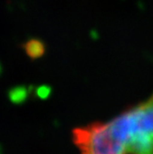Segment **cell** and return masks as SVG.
<instances>
[{"label":"cell","mask_w":153,"mask_h":154,"mask_svg":"<svg viewBox=\"0 0 153 154\" xmlns=\"http://www.w3.org/2000/svg\"><path fill=\"white\" fill-rule=\"evenodd\" d=\"M52 89L47 85H41L36 89V96L41 100H45L51 94Z\"/></svg>","instance_id":"5b68a950"},{"label":"cell","mask_w":153,"mask_h":154,"mask_svg":"<svg viewBox=\"0 0 153 154\" xmlns=\"http://www.w3.org/2000/svg\"><path fill=\"white\" fill-rule=\"evenodd\" d=\"M80 154H127L128 128L123 113L108 122H95L73 129Z\"/></svg>","instance_id":"6da1fadb"},{"label":"cell","mask_w":153,"mask_h":154,"mask_svg":"<svg viewBox=\"0 0 153 154\" xmlns=\"http://www.w3.org/2000/svg\"><path fill=\"white\" fill-rule=\"evenodd\" d=\"M0 73H1V65H0Z\"/></svg>","instance_id":"8992f818"},{"label":"cell","mask_w":153,"mask_h":154,"mask_svg":"<svg viewBox=\"0 0 153 154\" xmlns=\"http://www.w3.org/2000/svg\"><path fill=\"white\" fill-rule=\"evenodd\" d=\"M124 113L129 128L127 154H153V94Z\"/></svg>","instance_id":"7a4b0ae2"},{"label":"cell","mask_w":153,"mask_h":154,"mask_svg":"<svg viewBox=\"0 0 153 154\" xmlns=\"http://www.w3.org/2000/svg\"><path fill=\"white\" fill-rule=\"evenodd\" d=\"M26 54L31 59H38L41 57L45 53V45L41 40L32 38L28 40L23 45Z\"/></svg>","instance_id":"3957f363"},{"label":"cell","mask_w":153,"mask_h":154,"mask_svg":"<svg viewBox=\"0 0 153 154\" xmlns=\"http://www.w3.org/2000/svg\"><path fill=\"white\" fill-rule=\"evenodd\" d=\"M29 96V90L24 86H16L11 88L8 92V100L13 104H22Z\"/></svg>","instance_id":"277c9868"}]
</instances>
